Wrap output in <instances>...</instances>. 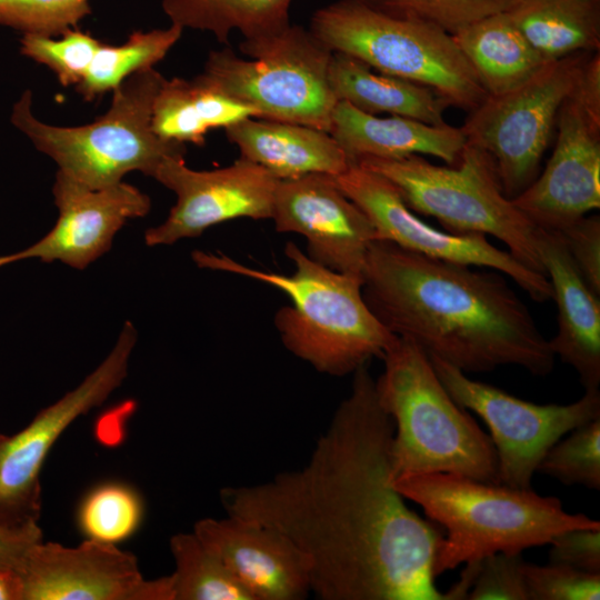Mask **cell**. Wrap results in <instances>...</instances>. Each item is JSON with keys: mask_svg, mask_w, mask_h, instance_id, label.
<instances>
[{"mask_svg": "<svg viewBox=\"0 0 600 600\" xmlns=\"http://www.w3.org/2000/svg\"><path fill=\"white\" fill-rule=\"evenodd\" d=\"M376 380L378 400L392 419L393 479L403 473H454L499 483L496 449L469 411L459 406L428 354L402 337L386 349Z\"/></svg>", "mask_w": 600, "mask_h": 600, "instance_id": "5", "label": "cell"}, {"mask_svg": "<svg viewBox=\"0 0 600 600\" xmlns=\"http://www.w3.org/2000/svg\"><path fill=\"white\" fill-rule=\"evenodd\" d=\"M17 572L22 600H174L172 574L147 580L132 553L91 539L39 541Z\"/></svg>", "mask_w": 600, "mask_h": 600, "instance_id": "16", "label": "cell"}, {"mask_svg": "<svg viewBox=\"0 0 600 600\" xmlns=\"http://www.w3.org/2000/svg\"><path fill=\"white\" fill-rule=\"evenodd\" d=\"M156 179L174 192L176 204L167 219L144 232L148 247L171 246L200 237L209 228L240 219H271L278 179L243 158L214 170H193L184 157L164 159Z\"/></svg>", "mask_w": 600, "mask_h": 600, "instance_id": "15", "label": "cell"}, {"mask_svg": "<svg viewBox=\"0 0 600 600\" xmlns=\"http://www.w3.org/2000/svg\"><path fill=\"white\" fill-rule=\"evenodd\" d=\"M333 178L342 192L370 219L377 240L430 258L499 271L534 301L552 299L547 276L524 266L509 251L498 249L484 234H457L431 227L414 214L384 177L353 162Z\"/></svg>", "mask_w": 600, "mask_h": 600, "instance_id": "14", "label": "cell"}, {"mask_svg": "<svg viewBox=\"0 0 600 600\" xmlns=\"http://www.w3.org/2000/svg\"><path fill=\"white\" fill-rule=\"evenodd\" d=\"M558 232V231H557ZM581 277L600 294V218L582 217L559 231Z\"/></svg>", "mask_w": 600, "mask_h": 600, "instance_id": "37", "label": "cell"}, {"mask_svg": "<svg viewBox=\"0 0 600 600\" xmlns=\"http://www.w3.org/2000/svg\"><path fill=\"white\" fill-rule=\"evenodd\" d=\"M101 41L78 28L57 37L27 33L20 53L49 68L62 87H77L84 78Z\"/></svg>", "mask_w": 600, "mask_h": 600, "instance_id": "32", "label": "cell"}, {"mask_svg": "<svg viewBox=\"0 0 600 600\" xmlns=\"http://www.w3.org/2000/svg\"><path fill=\"white\" fill-rule=\"evenodd\" d=\"M452 38L488 96L521 86L547 63L506 11L469 23Z\"/></svg>", "mask_w": 600, "mask_h": 600, "instance_id": "24", "label": "cell"}, {"mask_svg": "<svg viewBox=\"0 0 600 600\" xmlns=\"http://www.w3.org/2000/svg\"><path fill=\"white\" fill-rule=\"evenodd\" d=\"M521 553L497 552L478 561L469 600H528Z\"/></svg>", "mask_w": 600, "mask_h": 600, "instance_id": "36", "label": "cell"}, {"mask_svg": "<svg viewBox=\"0 0 600 600\" xmlns=\"http://www.w3.org/2000/svg\"><path fill=\"white\" fill-rule=\"evenodd\" d=\"M271 220L281 233H298L306 254L338 272L362 278L377 240L367 214L338 187L333 176L310 173L277 183Z\"/></svg>", "mask_w": 600, "mask_h": 600, "instance_id": "18", "label": "cell"}, {"mask_svg": "<svg viewBox=\"0 0 600 600\" xmlns=\"http://www.w3.org/2000/svg\"><path fill=\"white\" fill-rule=\"evenodd\" d=\"M224 131L240 158L278 180L310 173L338 176L354 162L329 132L304 124L251 117Z\"/></svg>", "mask_w": 600, "mask_h": 600, "instance_id": "22", "label": "cell"}, {"mask_svg": "<svg viewBox=\"0 0 600 600\" xmlns=\"http://www.w3.org/2000/svg\"><path fill=\"white\" fill-rule=\"evenodd\" d=\"M528 600H599L600 573L570 567L524 562Z\"/></svg>", "mask_w": 600, "mask_h": 600, "instance_id": "35", "label": "cell"}, {"mask_svg": "<svg viewBox=\"0 0 600 600\" xmlns=\"http://www.w3.org/2000/svg\"><path fill=\"white\" fill-rule=\"evenodd\" d=\"M506 13L546 62L600 51V0H514Z\"/></svg>", "mask_w": 600, "mask_h": 600, "instance_id": "26", "label": "cell"}, {"mask_svg": "<svg viewBox=\"0 0 600 600\" xmlns=\"http://www.w3.org/2000/svg\"><path fill=\"white\" fill-rule=\"evenodd\" d=\"M537 249L558 310V331L548 340L552 353L571 366L588 390L600 384V301L592 292L561 234L538 227Z\"/></svg>", "mask_w": 600, "mask_h": 600, "instance_id": "20", "label": "cell"}, {"mask_svg": "<svg viewBox=\"0 0 600 600\" xmlns=\"http://www.w3.org/2000/svg\"><path fill=\"white\" fill-rule=\"evenodd\" d=\"M543 171L512 202L537 227L561 231L600 207V51L563 101Z\"/></svg>", "mask_w": 600, "mask_h": 600, "instance_id": "12", "label": "cell"}, {"mask_svg": "<svg viewBox=\"0 0 600 600\" xmlns=\"http://www.w3.org/2000/svg\"><path fill=\"white\" fill-rule=\"evenodd\" d=\"M356 163L389 180L413 212L436 218L451 233L492 236L544 274L538 227L503 194L493 160L480 148L467 143L456 166H436L420 154L363 157Z\"/></svg>", "mask_w": 600, "mask_h": 600, "instance_id": "7", "label": "cell"}, {"mask_svg": "<svg viewBox=\"0 0 600 600\" xmlns=\"http://www.w3.org/2000/svg\"><path fill=\"white\" fill-rule=\"evenodd\" d=\"M42 541L39 522L18 527L0 524V567L18 571L28 551Z\"/></svg>", "mask_w": 600, "mask_h": 600, "instance_id": "39", "label": "cell"}, {"mask_svg": "<svg viewBox=\"0 0 600 600\" xmlns=\"http://www.w3.org/2000/svg\"><path fill=\"white\" fill-rule=\"evenodd\" d=\"M142 514V501L132 488L108 482L86 496L78 510V524L88 539L117 544L137 531Z\"/></svg>", "mask_w": 600, "mask_h": 600, "instance_id": "30", "label": "cell"}, {"mask_svg": "<svg viewBox=\"0 0 600 600\" xmlns=\"http://www.w3.org/2000/svg\"><path fill=\"white\" fill-rule=\"evenodd\" d=\"M212 50L200 73L228 97L256 110L258 118L299 123L329 132L338 100L329 82L332 51L311 30L283 31Z\"/></svg>", "mask_w": 600, "mask_h": 600, "instance_id": "9", "label": "cell"}, {"mask_svg": "<svg viewBox=\"0 0 600 600\" xmlns=\"http://www.w3.org/2000/svg\"><path fill=\"white\" fill-rule=\"evenodd\" d=\"M137 340L134 326L126 321L109 354L74 389L39 411L20 431L0 434L1 526L39 522L40 473L49 451L73 421L122 384Z\"/></svg>", "mask_w": 600, "mask_h": 600, "instance_id": "13", "label": "cell"}, {"mask_svg": "<svg viewBox=\"0 0 600 600\" xmlns=\"http://www.w3.org/2000/svg\"><path fill=\"white\" fill-rule=\"evenodd\" d=\"M393 431L362 366L301 468L222 488L221 504L289 538L320 600H446L433 571L443 533L393 486Z\"/></svg>", "mask_w": 600, "mask_h": 600, "instance_id": "1", "label": "cell"}, {"mask_svg": "<svg viewBox=\"0 0 600 600\" xmlns=\"http://www.w3.org/2000/svg\"><path fill=\"white\" fill-rule=\"evenodd\" d=\"M293 263L291 274L247 267L222 252L196 250L192 260L202 269L222 271L274 287L290 299L273 322L282 344L320 373L352 374L373 358H382L396 339L371 312L362 294V278L329 269L294 242L284 246Z\"/></svg>", "mask_w": 600, "mask_h": 600, "instance_id": "3", "label": "cell"}, {"mask_svg": "<svg viewBox=\"0 0 600 600\" xmlns=\"http://www.w3.org/2000/svg\"><path fill=\"white\" fill-rule=\"evenodd\" d=\"M591 53L577 52L547 62L521 86L487 96L460 127L467 143L492 158L507 198H516L538 177L559 110L577 87Z\"/></svg>", "mask_w": 600, "mask_h": 600, "instance_id": "10", "label": "cell"}, {"mask_svg": "<svg viewBox=\"0 0 600 600\" xmlns=\"http://www.w3.org/2000/svg\"><path fill=\"white\" fill-rule=\"evenodd\" d=\"M549 544V563L600 573V528L566 530Z\"/></svg>", "mask_w": 600, "mask_h": 600, "instance_id": "38", "label": "cell"}, {"mask_svg": "<svg viewBox=\"0 0 600 600\" xmlns=\"http://www.w3.org/2000/svg\"><path fill=\"white\" fill-rule=\"evenodd\" d=\"M183 29L174 23L164 29L133 31L119 44L101 43L82 79L74 87L87 102L117 89L133 73L153 68L178 42Z\"/></svg>", "mask_w": 600, "mask_h": 600, "instance_id": "28", "label": "cell"}, {"mask_svg": "<svg viewBox=\"0 0 600 600\" xmlns=\"http://www.w3.org/2000/svg\"><path fill=\"white\" fill-rule=\"evenodd\" d=\"M170 551L174 600H252L193 531L173 534Z\"/></svg>", "mask_w": 600, "mask_h": 600, "instance_id": "29", "label": "cell"}, {"mask_svg": "<svg viewBox=\"0 0 600 600\" xmlns=\"http://www.w3.org/2000/svg\"><path fill=\"white\" fill-rule=\"evenodd\" d=\"M559 439L538 464L537 472L566 486L600 489V418L593 419Z\"/></svg>", "mask_w": 600, "mask_h": 600, "instance_id": "31", "label": "cell"}, {"mask_svg": "<svg viewBox=\"0 0 600 600\" xmlns=\"http://www.w3.org/2000/svg\"><path fill=\"white\" fill-rule=\"evenodd\" d=\"M256 110L209 83L201 74L193 79H164L154 99L152 129L158 137L202 147L212 129L228 128Z\"/></svg>", "mask_w": 600, "mask_h": 600, "instance_id": "25", "label": "cell"}, {"mask_svg": "<svg viewBox=\"0 0 600 600\" xmlns=\"http://www.w3.org/2000/svg\"><path fill=\"white\" fill-rule=\"evenodd\" d=\"M164 79L154 68L133 73L112 91L106 113L76 127L39 120L32 91L24 90L12 106L10 121L59 171L87 187L114 186L132 171L153 178L164 159L187 152L184 143L161 139L152 129L153 103Z\"/></svg>", "mask_w": 600, "mask_h": 600, "instance_id": "6", "label": "cell"}, {"mask_svg": "<svg viewBox=\"0 0 600 600\" xmlns=\"http://www.w3.org/2000/svg\"><path fill=\"white\" fill-rule=\"evenodd\" d=\"M310 30L332 52L428 87L450 107L471 112L488 96L452 34L434 24L393 18L361 0H339L314 12Z\"/></svg>", "mask_w": 600, "mask_h": 600, "instance_id": "8", "label": "cell"}, {"mask_svg": "<svg viewBox=\"0 0 600 600\" xmlns=\"http://www.w3.org/2000/svg\"><path fill=\"white\" fill-rule=\"evenodd\" d=\"M0 600H22V582L16 570L0 567Z\"/></svg>", "mask_w": 600, "mask_h": 600, "instance_id": "40", "label": "cell"}, {"mask_svg": "<svg viewBox=\"0 0 600 600\" xmlns=\"http://www.w3.org/2000/svg\"><path fill=\"white\" fill-rule=\"evenodd\" d=\"M89 0H0V24L22 34L57 37L91 14Z\"/></svg>", "mask_w": 600, "mask_h": 600, "instance_id": "34", "label": "cell"}, {"mask_svg": "<svg viewBox=\"0 0 600 600\" xmlns=\"http://www.w3.org/2000/svg\"><path fill=\"white\" fill-rule=\"evenodd\" d=\"M383 14L434 24L450 34L487 16L506 11L514 0H361Z\"/></svg>", "mask_w": 600, "mask_h": 600, "instance_id": "33", "label": "cell"}, {"mask_svg": "<svg viewBox=\"0 0 600 600\" xmlns=\"http://www.w3.org/2000/svg\"><path fill=\"white\" fill-rule=\"evenodd\" d=\"M52 194L58 209L54 226L29 247L1 256L0 267L37 259L83 270L111 249L129 220L142 218L151 209L149 196L134 186L121 181L93 189L59 170Z\"/></svg>", "mask_w": 600, "mask_h": 600, "instance_id": "17", "label": "cell"}, {"mask_svg": "<svg viewBox=\"0 0 600 600\" xmlns=\"http://www.w3.org/2000/svg\"><path fill=\"white\" fill-rule=\"evenodd\" d=\"M362 294L392 334L466 373L501 366L540 377L553 370L548 340L499 271L473 270L374 240Z\"/></svg>", "mask_w": 600, "mask_h": 600, "instance_id": "2", "label": "cell"}, {"mask_svg": "<svg viewBox=\"0 0 600 600\" xmlns=\"http://www.w3.org/2000/svg\"><path fill=\"white\" fill-rule=\"evenodd\" d=\"M329 82L338 101H347L366 113H389L432 126L446 124L443 114L450 106L432 89L374 72L368 64L349 54L332 53Z\"/></svg>", "mask_w": 600, "mask_h": 600, "instance_id": "23", "label": "cell"}, {"mask_svg": "<svg viewBox=\"0 0 600 600\" xmlns=\"http://www.w3.org/2000/svg\"><path fill=\"white\" fill-rule=\"evenodd\" d=\"M192 531L252 600H302L311 593L307 557L276 529L227 514L200 519Z\"/></svg>", "mask_w": 600, "mask_h": 600, "instance_id": "19", "label": "cell"}, {"mask_svg": "<svg viewBox=\"0 0 600 600\" xmlns=\"http://www.w3.org/2000/svg\"><path fill=\"white\" fill-rule=\"evenodd\" d=\"M292 0H162V9L171 23L182 29L212 33L220 43H228L232 31L243 40L274 36L291 23Z\"/></svg>", "mask_w": 600, "mask_h": 600, "instance_id": "27", "label": "cell"}, {"mask_svg": "<svg viewBox=\"0 0 600 600\" xmlns=\"http://www.w3.org/2000/svg\"><path fill=\"white\" fill-rule=\"evenodd\" d=\"M329 133L354 162L363 157L394 159L430 154L456 166L467 144L461 128L447 123L432 126L400 116L369 114L342 100L334 107Z\"/></svg>", "mask_w": 600, "mask_h": 600, "instance_id": "21", "label": "cell"}, {"mask_svg": "<svg viewBox=\"0 0 600 600\" xmlns=\"http://www.w3.org/2000/svg\"><path fill=\"white\" fill-rule=\"evenodd\" d=\"M428 357L452 399L487 424L497 453L499 483L532 489L533 474L547 451L571 430L600 418L599 389L584 391L569 404H537Z\"/></svg>", "mask_w": 600, "mask_h": 600, "instance_id": "11", "label": "cell"}, {"mask_svg": "<svg viewBox=\"0 0 600 600\" xmlns=\"http://www.w3.org/2000/svg\"><path fill=\"white\" fill-rule=\"evenodd\" d=\"M393 486L444 529L433 562L436 577L497 552L521 553L549 544L566 530L600 528L598 520L569 513L560 499L532 489L444 472L403 473Z\"/></svg>", "mask_w": 600, "mask_h": 600, "instance_id": "4", "label": "cell"}]
</instances>
